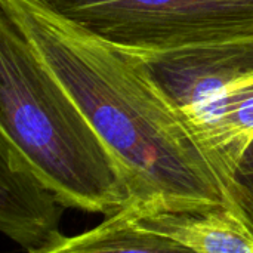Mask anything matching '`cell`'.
Here are the masks:
<instances>
[{"label": "cell", "mask_w": 253, "mask_h": 253, "mask_svg": "<svg viewBox=\"0 0 253 253\" xmlns=\"http://www.w3.org/2000/svg\"><path fill=\"white\" fill-rule=\"evenodd\" d=\"M190 132L221 181L230 208L234 172L253 141V79L211 105Z\"/></svg>", "instance_id": "obj_6"}, {"label": "cell", "mask_w": 253, "mask_h": 253, "mask_svg": "<svg viewBox=\"0 0 253 253\" xmlns=\"http://www.w3.org/2000/svg\"><path fill=\"white\" fill-rule=\"evenodd\" d=\"M230 209L236 211L253 231V141L234 172L230 187Z\"/></svg>", "instance_id": "obj_9"}, {"label": "cell", "mask_w": 253, "mask_h": 253, "mask_svg": "<svg viewBox=\"0 0 253 253\" xmlns=\"http://www.w3.org/2000/svg\"><path fill=\"white\" fill-rule=\"evenodd\" d=\"M119 49L148 77L188 129L211 105L253 79V36L170 50Z\"/></svg>", "instance_id": "obj_4"}, {"label": "cell", "mask_w": 253, "mask_h": 253, "mask_svg": "<svg viewBox=\"0 0 253 253\" xmlns=\"http://www.w3.org/2000/svg\"><path fill=\"white\" fill-rule=\"evenodd\" d=\"M62 208L24 159L0 139V227L3 234L28 253L43 251L64 236Z\"/></svg>", "instance_id": "obj_5"}, {"label": "cell", "mask_w": 253, "mask_h": 253, "mask_svg": "<svg viewBox=\"0 0 253 253\" xmlns=\"http://www.w3.org/2000/svg\"><path fill=\"white\" fill-rule=\"evenodd\" d=\"M104 42L170 50L253 36V0H46Z\"/></svg>", "instance_id": "obj_3"}, {"label": "cell", "mask_w": 253, "mask_h": 253, "mask_svg": "<svg viewBox=\"0 0 253 253\" xmlns=\"http://www.w3.org/2000/svg\"><path fill=\"white\" fill-rule=\"evenodd\" d=\"M135 215L144 228L194 253H253V231L236 211L225 206L203 213Z\"/></svg>", "instance_id": "obj_7"}, {"label": "cell", "mask_w": 253, "mask_h": 253, "mask_svg": "<svg viewBox=\"0 0 253 253\" xmlns=\"http://www.w3.org/2000/svg\"><path fill=\"white\" fill-rule=\"evenodd\" d=\"M42 61L116 159L136 213H203L227 193L190 129L116 46L55 12L46 0H0Z\"/></svg>", "instance_id": "obj_1"}, {"label": "cell", "mask_w": 253, "mask_h": 253, "mask_svg": "<svg viewBox=\"0 0 253 253\" xmlns=\"http://www.w3.org/2000/svg\"><path fill=\"white\" fill-rule=\"evenodd\" d=\"M36 253H194L169 237L144 228L130 208L105 216L95 228L62 237Z\"/></svg>", "instance_id": "obj_8"}, {"label": "cell", "mask_w": 253, "mask_h": 253, "mask_svg": "<svg viewBox=\"0 0 253 253\" xmlns=\"http://www.w3.org/2000/svg\"><path fill=\"white\" fill-rule=\"evenodd\" d=\"M0 139L65 208L110 216L127 206V190L111 151L3 10Z\"/></svg>", "instance_id": "obj_2"}]
</instances>
